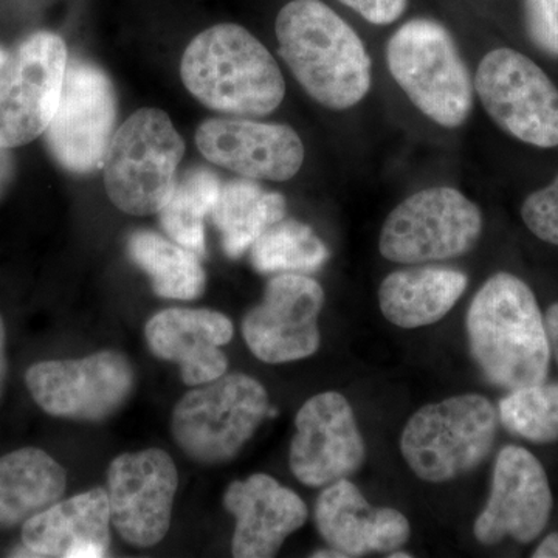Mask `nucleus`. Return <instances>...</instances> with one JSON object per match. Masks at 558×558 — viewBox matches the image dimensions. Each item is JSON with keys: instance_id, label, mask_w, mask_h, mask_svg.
<instances>
[{"instance_id": "17", "label": "nucleus", "mask_w": 558, "mask_h": 558, "mask_svg": "<svg viewBox=\"0 0 558 558\" xmlns=\"http://www.w3.org/2000/svg\"><path fill=\"white\" fill-rule=\"evenodd\" d=\"M202 156L245 179L284 182L299 174L304 145L290 126L247 119H209L196 132Z\"/></svg>"}, {"instance_id": "22", "label": "nucleus", "mask_w": 558, "mask_h": 558, "mask_svg": "<svg viewBox=\"0 0 558 558\" xmlns=\"http://www.w3.org/2000/svg\"><path fill=\"white\" fill-rule=\"evenodd\" d=\"M468 286V275L447 267L392 271L380 284V311L398 328H424L446 317Z\"/></svg>"}, {"instance_id": "16", "label": "nucleus", "mask_w": 558, "mask_h": 558, "mask_svg": "<svg viewBox=\"0 0 558 558\" xmlns=\"http://www.w3.org/2000/svg\"><path fill=\"white\" fill-rule=\"evenodd\" d=\"M550 512L553 492L542 462L523 447L506 446L495 461L490 497L473 534L486 546L508 537L531 543L548 526Z\"/></svg>"}, {"instance_id": "34", "label": "nucleus", "mask_w": 558, "mask_h": 558, "mask_svg": "<svg viewBox=\"0 0 558 558\" xmlns=\"http://www.w3.org/2000/svg\"><path fill=\"white\" fill-rule=\"evenodd\" d=\"M534 558H558V532H553L543 539L532 554Z\"/></svg>"}, {"instance_id": "21", "label": "nucleus", "mask_w": 558, "mask_h": 558, "mask_svg": "<svg viewBox=\"0 0 558 558\" xmlns=\"http://www.w3.org/2000/svg\"><path fill=\"white\" fill-rule=\"evenodd\" d=\"M110 523L108 490L92 488L25 521L22 542L32 557H106Z\"/></svg>"}, {"instance_id": "30", "label": "nucleus", "mask_w": 558, "mask_h": 558, "mask_svg": "<svg viewBox=\"0 0 558 558\" xmlns=\"http://www.w3.org/2000/svg\"><path fill=\"white\" fill-rule=\"evenodd\" d=\"M529 39L538 50L558 58V0H523Z\"/></svg>"}, {"instance_id": "13", "label": "nucleus", "mask_w": 558, "mask_h": 558, "mask_svg": "<svg viewBox=\"0 0 558 558\" xmlns=\"http://www.w3.org/2000/svg\"><path fill=\"white\" fill-rule=\"evenodd\" d=\"M325 290L307 275L279 274L267 282L263 301L242 319L250 351L270 365L296 362L318 351V315Z\"/></svg>"}, {"instance_id": "11", "label": "nucleus", "mask_w": 558, "mask_h": 558, "mask_svg": "<svg viewBox=\"0 0 558 558\" xmlns=\"http://www.w3.org/2000/svg\"><path fill=\"white\" fill-rule=\"evenodd\" d=\"M116 121L117 95L109 76L89 61L69 60L60 105L46 131L58 163L80 174L102 168Z\"/></svg>"}, {"instance_id": "26", "label": "nucleus", "mask_w": 558, "mask_h": 558, "mask_svg": "<svg viewBox=\"0 0 558 558\" xmlns=\"http://www.w3.org/2000/svg\"><path fill=\"white\" fill-rule=\"evenodd\" d=\"M222 182L208 168H191L178 179L170 201L160 209L168 236L197 256H205V218L211 216Z\"/></svg>"}, {"instance_id": "5", "label": "nucleus", "mask_w": 558, "mask_h": 558, "mask_svg": "<svg viewBox=\"0 0 558 558\" xmlns=\"http://www.w3.org/2000/svg\"><path fill=\"white\" fill-rule=\"evenodd\" d=\"M498 424V411L484 396H453L428 403L410 417L400 436V451L418 480L449 483L486 461Z\"/></svg>"}, {"instance_id": "2", "label": "nucleus", "mask_w": 558, "mask_h": 558, "mask_svg": "<svg viewBox=\"0 0 558 558\" xmlns=\"http://www.w3.org/2000/svg\"><path fill=\"white\" fill-rule=\"evenodd\" d=\"M279 54L304 90L332 110L354 108L368 95L371 58L362 38L319 0H292L275 24Z\"/></svg>"}, {"instance_id": "8", "label": "nucleus", "mask_w": 558, "mask_h": 558, "mask_svg": "<svg viewBox=\"0 0 558 558\" xmlns=\"http://www.w3.org/2000/svg\"><path fill=\"white\" fill-rule=\"evenodd\" d=\"M483 233V213L450 186L414 193L389 213L379 238L385 259L425 264L465 255Z\"/></svg>"}, {"instance_id": "37", "label": "nucleus", "mask_w": 558, "mask_h": 558, "mask_svg": "<svg viewBox=\"0 0 558 558\" xmlns=\"http://www.w3.org/2000/svg\"><path fill=\"white\" fill-rule=\"evenodd\" d=\"M9 61V54L5 53L2 49H0V72H2L3 65Z\"/></svg>"}, {"instance_id": "20", "label": "nucleus", "mask_w": 558, "mask_h": 558, "mask_svg": "<svg viewBox=\"0 0 558 558\" xmlns=\"http://www.w3.org/2000/svg\"><path fill=\"white\" fill-rule=\"evenodd\" d=\"M315 524L329 548L344 558L392 553L409 542V520L399 510L373 508L354 483L326 486L315 505Z\"/></svg>"}, {"instance_id": "27", "label": "nucleus", "mask_w": 558, "mask_h": 558, "mask_svg": "<svg viewBox=\"0 0 558 558\" xmlns=\"http://www.w3.org/2000/svg\"><path fill=\"white\" fill-rule=\"evenodd\" d=\"M252 264L259 274L310 275L322 269L328 248L306 223L282 219L274 223L250 247Z\"/></svg>"}, {"instance_id": "1", "label": "nucleus", "mask_w": 558, "mask_h": 558, "mask_svg": "<svg viewBox=\"0 0 558 558\" xmlns=\"http://www.w3.org/2000/svg\"><path fill=\"white\" fill-rule=\"evenodd\" d=\"M465 329L470 355L488 384L513 391L548 379L545 317L523 279L492 275L470 303Z\"/></svg>"}, {"instance_id": "3", "label": "nucleus", "mask_w": 558, "mask_h": 558, "mask_svg": "<svg viewBox=\"0 0 558 558\" xmlns=\"http://www.w3.org/2000/svg\"><path fill=\"white\" fill-rule=\"evenodd\" d=\"M180 75L207 108L240 117H263L286 95L281 69L259 39L236 24H219L191 40Z\"/></svg>"}, {"instance_id": "12", "label": "nucleus", "mask_w": 558, "mask_h": 558, "mask_svg": "<svg viewBox=\"0 0 558 558\" xmlns=\"http://www.w3.org/2000/svg\"><path fill=\"white\" fill-rule=\"evenodd\" d=\"M25 380L33 399L51 416L97 422L128 402L135 373L126 355L101 351L78 360L36 363Z\"/></svg>"}, {"instance_id": "4", "label": "nucleus", "mask_w": 558, "mask_h": 558, "mask_svg": "<svg viewBox=\"0 0 558 558\" xmlns=\"http://www.w3.org/2000/svg\"><path fill=\"white\" fill-rule=\"evenodd\" d=\"M392 78L425 117L442 128L462 126L473 109L475 84L449 28L416 17L388 40Z\"/></svg>"}, {"instance_id": "33", "label": "nucleus", "mask_w": 558, "mask_h": 558, "mask_svg": "<svg viewBox=\"0 0 558 558\" xmlns=\"http://www.w3.org/2000/svg\"><path fill=\"white\" fill-rule=\"evenodd\" d=\"M13 157L9 153V148L0 146V196L9 189L11 179H13Z\"/></svg>"}, {"instance_id": "31", "label": "nucleus", "mask_w": 558, "mask_h": 558, "mask_svg": "<svg viewBox=\"0 0 558 558\" xmlns=\"http://www.w3.org/2000/svg\"><path fill=\"white\" fill-rule=\"evenodd\" d=\"M374 25H389L399 20L409 0H339Z\"/></svg>"}, {"instance_id": "15", "label": "nucleus", "mask_w": 558, "mask_h": 558, "mask_svg": "<svg viewBox=\"0 0 558 558\" xmlns=\"http://www.w3.org/2000/svg\"><path fill=\"white\" fill-rule=\"evenodd\" d=\"M289 464L295 478L307 487H326L351 478L366 458L351 403L336 391L319 392L301 407Z\"/></svg>"}, {"instance_id": "28", "label": "nucleus", "mask_w": 558, "mask_h": 558, "mask_svg": "<svg viewBox=\"0 0 558 558\" xmlns=\"http://www.w3.org/2000/svg\"><path fill=\"white\" fill-rule=\"evenodd\" d=\"M498 417L512 435L534 444L558 440V384L513 389L499 400Z\"/></svg>"}, {"instance_id": "10", "label": "nucleus", "mask_w": 558, "mask_h": 558, "mask_svg": "<svg viewBox=\"0 0 558 558\" xmlns=\"http://www.w3.org/2000/svg\"><path fill=\"white\" fill-rule=\"evenodd\" d=\"M61 36L39 32L25 39L0 72V146L17 148L47 131L60 105L68 70Z\"/></svg>"}, {"instance_id": "25", "label": "nucleus", "mask_w": 558, "mask_h": 558, "mask_svg": "<svg viewBox=\"0 0 558 558\" xmlns=\"http://www.w3.org/2000/svg\"><path fill=\"white\" fill-rule=\"evenodd\" d=\"M131 259L148 274L161 299L193 301L207 286L199 256L154 231H135L128 241Z\"/></svg>"}, {"instance_id": "18", "label": "nucleus", "mask_w": 558, "mask_h": 558, "mask_svg": "<svg viewBox=\"0 0 558 558\" xmlns=\"http://www.w3.org/2000/svg\"><path fill=\"white\" fill-rule=\"evenodd\" d=\"M223 506L236 520L231 553L238 558L277 556L286 538L310 517L303 499L266 473L231 483Z\"/></svg>"}, {"instance_id": "7", "label": "nucleus", "mask_w": 558, "mask_h": 558, "mask_svg": "<svg viewBox=\"0 0 558 558\" xmlns=\"http://www.w3.org/2000/svg\"><path fill=\"white\" fill-rule=\"evenodd\" d=\"M269 411V396L247 374H223L186 392L172 411L180 449L202 464H223L242 450Z\"/></svg>"}, {"instance_id": "9", "label": "nucleus", "mask_w": 558, "mask_h": 558, "mask_svg": "<svg viewBox=\"0 0 558 558\" xmlns=\"http://www.w3.org/2000/svg\"><path fill=\"white\" fill-rule=\"evenodd\" d=\"M473 84L483 108L502 131L537 148L558 146L557 86L526 54L488 51Z\"/></svg>"}, {"instance_id": "24", "label": "nucleus", "mask_w": 558, "mask_h": 558, "mask_svg": "<svg viewBox=\"0 0 558 558\" xmlns=\"http://www.w3.org/2000/svg\"><path fill=\"white\" fill-rule=\"evenodd\" d=\"M284 215L286 199L281 194L269 193L252 179H240L222 183L211 219L226 255L240 258Z\"/></svg>"}, {"instance_id": "14", "label": "nucleus", "mask_w": 558, "mask_h": 558, "mask_svg": "<svg viewBox=\"0 0 558 558\" xmlns=\"http://www.w3.org/2000/svg\"><path fill=\"white\" fill-rule=\"evenodd\" d=\"M179 473L160 449L120 454L108 469L110 520L120 537L135 548H150L171 526Z\"/></svg>"}, {"instance_id": "23", "label": "nucleus", "mask_w": 558, "mask_h": 558, "mask_svg": "<svg viewBox=\"0 0 558 558\" xmlns=\"http://www.w3.org/2000/svg\"><path fill=\"white\" fill-rule=\"evenodd\" d=\"M65 470L49 453L22 449L0 458V527L25 523L60 501Z\"/></svg>"}, {"instance_id": "19", "label": "nucleus", "mask_w": 558, "mask_h": 558, "mask_svg": "<svg viewBox=\"0 0 558 558\" xmlns=\"http://www.w3.org/2000/svg\"><path fill=\"white\" fill-rule=\"evenodd\" d=\"M233 333V323L227 315L183 307L159 312L145 329L153 354L178 363L189 387H201L227 374L229 360L222 347L230 343Z\"/></svg>"}, {"instance_id": "29", "label": "nucleus", "mask_w": 558, "mask_h": 558, "mask_svg": "<svg viewBox=\"0 0 558 558\" xmlns=\"http://www.w3.org/2000/svg\"><path fill=\"white\" fill-rule=\"evenodd\" d=\"M521 218L538 240L558 247V175L550 185L529 194Z\"/></svg>"}, {"instance_id": "32", "label": "nucleus", "mask_w": 558, "mask_h": 558, "mask_svg": "<svg viewBox=\"0 0 558 558\" xmlns=\"http://www.w3.org/2000/svg\"><path fill=\"white\" fill-rule=\"evenodd\" d=\"M546 332H548L550 354L558 365V303H554L545 315Z\"/></svg>"}, {"instance_id": "35", "label": "nucleus", "mask_w": 558, "mask_h": 558, "mask_svg": "<svg viewBox=\"0 0 558 558\" xmlns=\"http://www.w3.org/2000/svg\"><path fill=\"white\" fill-rule=\"evenodd\" d=\"M7 376V360H5V326H3L2 318H0V395H2L3 381Z\"/></svg>"}, {"instance_id": "6", "label": "nucleus", "mask_w": 558, "mask_h": 558, "mask_svg": "<svg viewBox=\"0 0 558 558\" xmlns=\"http://www.w3.org/2000/svg\"><path fill=\"white\" fill-rule=\"evenodd\" d=\"M185 143L167 112L140 109L116 131L102 170L109 199L128 215L159 213L170 201Z\"/></svg>"}, {"instance_id": "36", "label": "nucleus", "mask_w": 558, "mask_h": 558, "mask_svg": "<svg viewBox=\"0 0 558 558\" xmlns=\"http://www.w3.org/2000/svg\"><path fill=\"white\" fill-rule=\"evenodd\" d=\"M389 558H411L410 553H403V550H399V553H396V550H392V554H388Z\"/></svg>"}]
</instances>
